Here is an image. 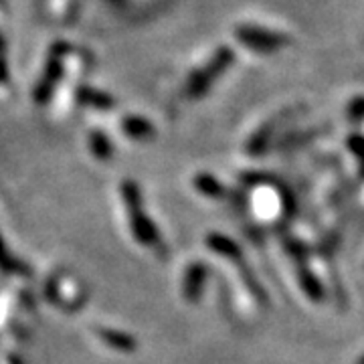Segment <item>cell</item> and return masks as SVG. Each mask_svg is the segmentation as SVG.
<instances>
[{
    "instance_id": "7a4b0ae2",
    "label": "cell",
    "mask_w": 364,
    "mask_h": 364,
    "mask_svg": "<svg viewBox=\"0 0 364 364\" xmlns=\"http://www.w3.org/2000/svg\"><path fill=\"white\" fill-rule=\"evenodd\" d=\"M287 249H289V253L294 255V259H296V265H298V275H299V284L304 287V291L310 296L312 301H322L324 298V289L320 286V282L314 277V273L308 269V265H306V251L304 247L296 243V241H286Z\"/></svg>"
},
{
    "instance_id": "3957f363",
    "label": "cell",
    "mask_w": 364,
    "mask_h": 364,
    "mask_svg": "<svg viewBox=\"0 0 364 364\" xmlns=\"http://www.w3.org/2000/svg\"><path fill=\"white\" fill-rule=\"evenodd\" d=\"M346 144H348V148L352 150V154L358 158L364 166V136L363 134H352V136H348Z\"/></svg>"
},
{
    "instance_id": "6da1fadb",
    "label": "cell",
    "mask_w": 364,
    "mask_h": 364,
    "mask_svg": "<svg viewBox=\"0 0 364 364\" xmlns=\"http://www.w3.org/2000/svg\"><path fill=\"white\" fill-rule=\"evenodd\" d=\"M239 41L257 53H273L279 51L282 47H286L289 39L282 33L275 31H267V28H259V26H241L237 31Z\"/></svg>"
},
{
    "instance_id": "277c9868",
    "label": "cell",
    "mask_w": 364,
    "mask_h": 364,
    "mask_svg": "<svg viewBox=\"0 0 364 364\" xmlns=\"http://www.w3.org/2000/svg\"><path fill=\"white\" fill-rule=\"evenodd\" d=\"M348 116L352 119H363L364 117V97H356L352 100L350 105H348Z\"/></svg>"
}]
</instances>
